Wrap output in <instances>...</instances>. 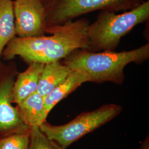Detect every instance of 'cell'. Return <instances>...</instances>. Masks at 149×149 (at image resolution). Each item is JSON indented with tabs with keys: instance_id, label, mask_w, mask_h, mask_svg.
<instances>
[{
	"instance_id": "cell-1",
	"label": "cell",
	"mask_w": 149,
	"mask_h": 149,
	"mask_svg": "<svg viewBox=\"0 0 149 149\" xmlns=\"http://www.w3.org/2000/svg\"><path fill=\"white\" fill-rule=\"evenodd\" d=\"M89 24V21L82 18L54 28L48 33L50 36L15 37L7 45L2 56L7 61L19 56L28 64L60 61L76 49H87Z\"/></svg>"
},
{
	"instance_id": "cell-2",
	"label": "cell",
	"mask_w": 149,
	"mask_h": 149,
	"mask_svg": "<svg viewBox=\"0 0 149 149\" xmlns=\"http://www.w3.org/2000/svg\"><path fill=\"white\" fill-rule=\"evenodd\" d=\"M149 59V43L129 51L92 52L84 49L73 51L64 59L71 71L85 74L88 82H109L122 85L125 80L124 69L128 64H141Z\"/></svg>"
},
{
	"instance_id": "cell-3",
	"label": "cell",
	"mask_w": 149,
	"mask_h": 149,
	"mask_svg": "<svg viewBox=\"0 0 149 149\" xmlns=\"http://www.w3.org/2000/svg\"><path fill=\"white\" fill-rule=\"evenodd\" d=\"M149 19V0L121 14L100 11L96 21L87 28L86 50L92 52L114 51L123 37Z\"/></svg>"
},
{
	"instance_id": "cell-4",
	"label": "cell",
	"mask_w": 149,
	"mask_h": 149,
	"mask_svg": "<svg viewBox=\"0 0 149 149\" xmlns=\"http://www.w3.org/2000/svg\"><path fill=\"white\" fill-rule=\"evenodd\" d=\"M122 111V107L119 104H108L94 111L82 113L64 125H53L45 121L39 128L49 138L66 149L86 134L117 117Z\"/></svg>"
},
{
	"instance_id": "cell-5",
	"label": "cell",
	"mask_w": 149,
	"mask_h": 149,
	"mask_svg": "<svg viewBox=\"0 0 149 149\" xmlns=\"http://www.w3.org/2000/svg\"><path fill=\"white\" fill-rule=\"evenodd\" d=\"M146 0H52L44 6L45 31L96 11H128Z\"/></svg>"
},
{
	"instance_id": "cell-6",
	"label": "cell",
	"mask_w": 149,
	"mask_h": 149,
	"mask_svg": "<svg viewBox=\"0 0 149 149\" xmlns=\"http://www.w3.org/2000/svg\"><path fill=\"white\" fill-rule=\"evenodd\" d=\"M18 72L15 61H0V138L29 131L12 103V87Z\"/></svg>"
},
{
	"instance_id": "cell-7",
	"label": "cell",
	"mask_w": 149,
	"mask_h": 149,
	"mask_svg": "<svg viewBox=\"0 0 149 149\" xmlns=\"http://www.w3.org/2000/svg\"><path fill=\"white\" fill-rule=\"evenodd\" d=\"M16 37L21 38L45 36V8L39 0H14Z\"/></svg>"
},
{
	"instance_id": "cell-8",
	"label": "cell",
	"mask_w": 149,
	"mask_h": 149,
	"mask_svg": "<svg viewBox=\"0 0 149 149\" xmlns=\"http://www.w3.org/2000/svg\"><path fill=\"white\" fill-rule=\"evenodd\" d=\"M45 64L31 63L24 71L18 72L12 87V103L18 104L37 92L40 77Z\"/></svg>"
},
{
	"instance_id": "cell-9",
	"label": "cell",
	"mask_w": 149,
	"mask_h": 149,
	"mask_svg": "<svg viewBox=\"0 0 149 149\" xmlns=\"http://www.w3.org/2000/svg\"><path fill=\"white\" fill-rule=\"evenodd\" d=\"M16 109L23 122L30 128L40 127L46 121L49 113L44 102V97L37 92L16 104Z\"/></svg>"
},
{
	"instance_id": "cell-10",
	"label": "cell",
	"mask_w": 149,
	"mask_h": 149,
	"mask_svg": "<svg viewBox=\"0 0 149 149\" xmlns=\"http://www.w3.org/2000/svg\"><path fill=\"white\" fill-rule=\"evenodd\" d=\"M87 82L88 79L85 74L76 71H71L62 82L44 97V106L47 112L49 113L59 102Z\"/></svg>"
},
{
	"instance_id": "cell-11",
	"label": "cell",
	"mask_w": 149,
	"mask_h": 149,
	"mask_svg": "<svg viewBox=\"0 0 149 149\" xmlns=\"http://www.w3.org/2000/svg\"><path fill=\"white\" fill-rule=\"evenodd\" d=\"M70 72L69 68L60 61L45 64L39 81L38 93L44 97L62 82Z\"/></svg>"
},
{
	"instance_id": "cell-12",
	"label": "cell",
	"mask_w": 149,
	"mask_h": 149,
	"mask_svg": "<svg viewBox=\"0 0 149 149\" xmlns=\"http://www.w3.org/2000/svg\"><path fill=\"white\" fill-rule=\"evenodd\" d=\"M16 37L12 0H0V61L3 50Z\"/></svg>"
},
{
	"instance_id": "cell-13",
	"label": "cell",
	"mask_w": 149,
	"mask_h": 149,
	"mask_svg": "<svg viewBox=\"0 0 149 149\" xmlns=\"http://www.w3.org/2000/svg\"><path fill=\"white\" fill-rule=\"evenodd\" d=\"M28 149H63L58 143L41 131L39 127L30 129L29 143Z\"/></svg>"
},
{
	"instance_id": "cell-14",
	"label": "cell",
	"mask_w": 149,
	"mask_h": 149,
	"mask_svg": "<svg viewBox=\"0 0 149 149\" xmlns=\"http://www.w3.org/2000/svg\"><path fill=\"white\" fill-rule=\"evenodd\" d=\"M30 130L0 138V149H28Z\"/></svg>"
},
{
	"instance_id": "cell-15",
	"label": "cell",
	"mask_w": 149,
	"mask_h": 149,
	"mask_svg": "<svg viewBox=\"0 0 149 149\" xmlns=\"http://www.w3.org/2000/svg\"><path fill=\"white\" fill-rule=\"evenodd\" d=\"M139 149H149V136H148L145 139L144 141L141 144L140 147Z\"/></svg>"
},
{
	"instance_id": "cell-16",
	"label": "cell",
	"mask_w": 149,
	"mask_h": 149,
	"mask_svg": "<svg viewBox=\"0 0 149 149\" xmlns=\"http://www.w3.org/2000/svg\"><path fill=\"white\" fill-rule=\"evenodd\" d=\"M44 5H46L47 4H48L49 2H50L52 0H39Z\"/></svg>"
}]
</instances>
